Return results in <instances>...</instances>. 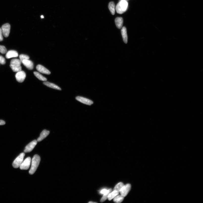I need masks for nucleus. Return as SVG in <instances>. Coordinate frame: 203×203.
I'll list each match as a JSON object with an SVG mask.
<instances>
[{
    "mask_svg": "<svg viewBox=\"0 0 203 203\" xmlns=\"http://www.w3.org/2000/svg\"><path fill=\"white\" fill-rule=\"evenodd\" d=\"M40 161V157L38 155H35L32 159L31 167L29 172L30 175H33L35 173L39 165Z\"/></svg>",
    "mask_w": 203,
    "mask_h": 203,
    "instance_id": "obj_1",
    "label": "nucleus"
},
{
    "mask_svg": "<svg viewBox=\"0 0 203 203\" xmlns=\"http://www.w3.org/2000/svg\"><path fill=\"white\" fill-rule=\"evenodd\" d=\"M128 7V2L126 0H120L116 7L117 13L121 14L126 11Z\"/></svg>",
    "mask_w": 203,
    "mask_h": 203,
    "instance_id": "obj_2",
    "label": "nucleus"
},
{
    "mask_svg": "<svg viewBox=\"0 0 203 203\" xmlns=\"http://www.w3.org/2000/svg\"><path fill=\"white\" fill-rule=\"evenodd\" d=\"M25 156V154L22 153L20 154L15 160L13 161L12 164L13 167L14 168H18L19 167L21 164L22 162L23 159Z\"/></svg>",
    "mask_w": 203,
    "mask_h": 203,
    "instance_id": "obj_3",
    "label": "nucleus"
},
{
    "mask_svg": "<svg viewBox=\"0 0 203 203\" xmlns=\"http://www.w3.org/2000/svg\"><path fill=\"white\" fill-rule=\"evenodd\" d=\"M30 157L27 158L21 164L19 167L21 170H27L30 168L31 163Z\"/></svg>",
    "mask_w": 203,
    "mask_h": 203,
    "instance_id": "obj_4",
    "label": "nucleus"
},
{
    "mask_svg": "<svg viewBox=\"0 0 203 203\" xmlns=\"http://www.w3.org/2000/svg\"><path fill=\"white\" fill-rule=\"evenodd\" d=\"M10 25L8 23L4 24L2 26V30L3 35L5 37H8L10 32Z\"/></svg>",
    "mask_w": 203,
    "mask_h": 203,
    "instance_id": "obj_5",
    "label": "nucleus"
},
{
    "mask_svg": "<svg viewBox=\"0 0 203 203\" xmlns=\"http://www.w3.org/2000/svg\"><path fill=\"white\" fill-rule=\"evenodd\" d=\"M37 143V141L36 140H34L30 142L26 146L25 149L24 150V153H29V152L32 151Z\"/></svg>",
    "mask_w": 203,
    "mask_h": 203,
    "instance_id": "obj_6",
    "label": "nucleus"
},
{
    "mask_svg": "<svg viewBox=\"0 0 203 203\" xmlns=\"http://www.w3.org/2000/svg\"><path fill=\"white\" fill-rule=\"evenodd\" d=\"M131 185L129 184L124 185L120 191L121 195L123 197L126 196L131 190Z\"/></svg>",
    "mask_w": 203,
    "mask_h": 203,
    "instance_id": "obj_7",
    "label": "nucleus"
},
{
    "mask_svg": "<svg viewBox=\"0 0 203 203\" xmlns=\"http://www.w3.org/2000/svg\"><path fill=\"white\" fill-rule=\"evenodd\" d=\"M26 76L25 72L21 71L17 72L15 75L17 81L20 83H22L24 81Z\"/></svg>",
    "mask_w": 203,
    "mask_h": 203,
    "instance_id": "obj_8",
    "label": "nucleus"
},
{
    "mask_svg": "<svg viewBox=\"0 0 203 203\" xmlns=\"http://www.w3.org/2000/svg\"><path fill=\"white\" fill-rule=\"evenodd\" d=\"M77 100L84 104L88 105H91L93 103V102L88 98H84L82 96H78L76 98Z\"/></svg>",
    "mask_w": 203,
    "mask_h": 203,
    "instance_id": "obj_9",
    "label": "nucleus"
},
{
    "mask_svg": "<svg viewBox=\"0 0 203 203\" xmlns=\"http://www.w3.org/2000/svg\"><path fill=\"white\" fill-rule=\"evenodd\" d=\"M36 68L37 70L40 73L48 75L50 74V72L49 70L41 65H38Z\"/></svg>",
    "mask_w": 203,
    "mask_h": 203,
    "instance_id": "obj_10",
    "label": "nucleus"
},
{
    "mask_svg": "<svg viewBox=\"0 0 203 203\" xmlns=\"http://www.w3.org/2000/svg\"><path fill=\"white\" fill-rule=\"evenodd\" d=\"M22 63L27 68L30 70H32L33 68V63L29 59H25L23 60Z\"/></svg>",
    "mask_w": 203,
    "mask_h": 203,
    "instance_id": "obj_11",
    "label": "nucleus"
},
{
    "mask_svg": "<svg viewBox=\"0 0 203 203\" xmlns=\"http://www.w3.org/2000/svg\"><path fill=\"white\" fill-rule=\"evenodd\" d=\"M50 132L49 131L45 130H43V131L41 133L40 136L37 139V141L40 142L41 141L43 140L46 138L48 135L49 134Z\"/></svg>",
    "mask_w": 203,
    "mask_h": 203,
    "instance_id": "obj_12",
    "label": "nucleus"
},
{
    "mask_svg": "<svg viewBox=\"0 0 203 203\" xmlns=\"http://www.w3.org/2000/svg\"><path fill=\"white\" fill-rule=\"evenodd\" d=\"M18 54L16 51L10 50L7 53L6 57L7 59H9L13 57H17L18 56Z\"/></svg>",
    "mask_w": 203,
    "mask_h": 203,
    "instance_id": "obj_13",
    "label": "nucleus"
},
{
    "mask_svg": "<svg viewBox=\"0 0 203 203\" xmlns=\"http://www.w3.org/2000/svg\"><path fill=\"white\" fill-rule=\"evenodd\" d=\"M121 33L123 41L125 43H127L128 42V36L126 29L124 27L122 28Z\"/></svg>",
    "mask_w": 203,
    "mask_h": 203,
    "instance_id": "obj_14",
    "label": "nucleus"
},
{
    "mask_svg": "<svg viewBox=\"0 0 203 203\" xmlns=\"http://www.w3.org/2000/svg\"><path fill=\"white\" fill-rule=\"evenodd\" d=\"M43 84L49 87L50 88L54 89L57 90H61V89L59 87L54 84L50 83L48 82H43Z\"/></svg>",
    "mask_w": 203,
    "mask_h": 203,
    "instance_id": "obj_15",
    "label": "nucleus"
},
{
    "mask_svg": "<svg viewBox=\"0 0 203 203\" xmlns=\"http://www.w3.org/2000/svg\"><path fill=\"white\" fill-rule=\"evenodd\" d=\"M115 21L116 26L118 29L122 28L123 22V19L122 18H117L115 19Z\"/></svg>",
    "mask_w": 203,
    "mask_h": 203,
    "instance_id": "obj_16",
    "label": "nucleus"
},
{
    "mask_svg": "<svg viewBox=\"0 0 203 203\" xmlns=\"http://www.w3.org/2000/svg\"><path fill=\"white\" fill-rule=\"evenodd\" d=\"M10 66L14 72H18L21 71V67L20 65L10 64Z\"/></svg>",
    "mask_w": 203,
    "mask_h": 203,
    "instance_id": "obj_17",
    "label": "nucleus"
},
{
    "mask_svg": "<svg viewBox=\"0 0 203 203\" xmlns=\"http://www.w3.org/2000/svg\"><path fill=\"white\" fill-rule=\"evenodd\" d=\"M108 8L111 13L114 15L115 13V5L114 2H110L109 4Z\"/></svg>",
    "mask_w": 203,
    "mask_h": 203,
    "instance_id": "obj_18",
    "label": "nucleus"
},
{
    "mask_svg": "<svg viewBox=\"0 0 203 203\" xmlns=\"http://www.w3.org/2000/svg\"><path fill=\"white\" fill-rule=\"evenodd\" d=\"M113 201L117 203H120L122 202L124 199V197L121 195H117L113 198Z\"/></svg>",
    "mask_w": 203,
    "mask_h": 203,
    "instance_id": "obj_19",
    "label": "nucleus"
},
{
    "mask_svg": "<svg viewBox=\"0 0 203 203\" xmlns=\"http://www.w3.org/2000/svg\"><path fill=\"white\" fill-rule=\"evenodd\" d=\"M119 192L113 190L112 192H111L109 195L108 198L109 200H112L117 195L119 194Z\"/></svg>",
    "mask_w": 203,
    "mask_h": 203,
    "instance_id": "obj_20",
    "label": "nucleus"
},
{
    "mask_svg": "<svg viewBox=\"0 0 203 203\" xmlns=\"http://www.w3.org/2000/svg\"><path fill=\"white\" fill-rule=\"evenodd\" d=\"M34 74L35 76L39 80L45 81H47V79L42 76V74H40L39 72L35 71L34 72Z\"/></svg>",
    "mask_w": 203,
    "mask_h": 203,
    "instance_id": "obj_21",
    "label": "nucleus"
},
{
    "mask_svg": "<svg viewBox=\"0 0 203 203\" xmlns=\"http://www.w3.org/2000/svg\"><path fill=\"white\" fill-rule=\"evenodd\" d=\"M124 185L123 183L122 182L118 183L116 185L114 188V190L117 191L119 192L120 190H121L122 187Z\"/></svg>",
    "mask_w": 203,
    "mask_h": 203,
    "instance_id": "obj_22",
    "label": "nucleus"
},
{
    "mask_svg": "<svg viewBox=\"0 0 203 203\" xmlns=\"http://www.w3.org/2000/svg\"><path fill=\"white\" fill-rule=\"evenodd\" d=\"M22 62L20 60L17 59H14L12 60L10 62V64L16 65H21Z\"/></svg>",
    "mask_w": 203,
    "mask_h": 203,
    "instance_id": "obj_23",
    "label": "nucleus"
},
{
    "mask_svg": "<svg viewBox=\"0 0 203 203\" xmlns=\"http://www.w3.org/2000/svg\"><path fill=\"white\" fill-rule=\"evenodd\" d=\"M19 57H20V60L21 62L24 60L29 59H30L28 55L23 54L20 55Z\"/></svg>",
    "mask_w": 203,
    "mask_h": 203,
    "instance_id": "obj_24",
    "label": "nucleus"
},
{
    "mask_svg": "<svg viewBox=\"0 0 203 203\" xmlns=\"http://www.w3.org/2000/svg\"><path fill=\"white\" fill-rule=\"evenodd\" d=\"M112 192H110L106 194H103V196L100 200V202H103L105 201V200L108 198V197L109 195Z\"/></svg>",
    "mask_w": 203,
    "mask_h": 203,
    "instance_id": "obj_25",
    "label": "nucleus"
},
{
    "mask_svg": "<svg viewBox=\"0 0 203 203\" xmlns=\"http://www.w3.org/2000/svg\"><path fill=\"white\" fill-rule=\"evenodd\" d=\"M7 52L6 48L4 46L0 45V53L2 54H5Z\"/></svg>",
    "mask_w": 203,
    "mask_h": 203,
    "instance_id": "obj_26",
    "label": "nucleus"
},
{
    "mask_svg": "<svg viewBox=\"0 0 203 203\" xmlns=\"http://www.w3.org/2000/svg\"><path fill=\"white\" fill-rule=\"evenodd\" d=\"M6 60L4 58L0 55V63L2 65H4L6 64Z\"/></svg>",
    "mask_w": 203,
    "mask_h": 203,
    "instance_id": "obj_27",
    "label": "nucleus"
},
{
    "mask_svg": "<svg viewBox=\"0 0 203 203\" xmlns=\"http://www.w3.org/2000/svg\"><path fill=\"white\" fill-rule=\"evenodd\" d=\"M3 33H2V29L0 28V41H2L3 40Z\"/></svg>",
    "mask_w": 203,
    "mask_h": 203,
    "instance_id": "obj_28",
    "label": "nucleus"
},
{
    "mask_svg": "<svg viewBox=\"0 0 203 203\" xmlns=\"http://www.w3.org/2000/svg\"><path fill=\"white\" fill-rule=\"evenodd\" d=\"M5 124L6 122L4 120H0V125H3Z\"/></svg>",
    "mask_w": 203,
    "mask_h": 203,
    "instance_id": "obj_29",
    "label": "nucleus"
},
{
    "mask_svg": "<svg viewBox=\"0 0 203 203\" xmlns=\"http://www.w3.org/2000/svg\"><path fill=\"white\" fill-rule=\"evenodd\" d=\"M89 203H95V202H93L90 201V202H89Z\"/></svg>",
    "mask_w": 203,
    "mask_h": 203,
    "instance_id": "obj_30",
    "label": "nucleus"
},
{
    "mask_svg": "<svg viewBox=\"0 0 203 203\" xmlns=\"http://www.w3.org/2000/svg\"><path fill=\"white\" fill-rule=\"evenodd\" d=\"M41 17L42 18H43V16H41Z\"/></svg>",
    "mask_w": 203,
    "mask_h": 203,
    "instance_id": "obj_31",
    "label": "nucleus"
},
{
    "mask_svg": "<svg viewBox=\"0 0 203 203\" xmlns=\"http://www.w3.org/2000/svg\"><path fill=\"white\" fill-rule=\"evenodd\" d=\"M126 1H129V0H126Z\"/></svg>",
    "mask_w": 203,
    "mask_h": 203,
    "instance_id": "obj_32",
    "label": "nucleus"
}]
</instances>
